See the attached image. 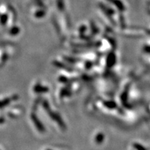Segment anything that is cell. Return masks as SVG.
Returning <instances> with one entry per match:
<instances>
[{
  "label": "cell",
  "mask_w": 150,
  "mask_h": 150,
  "mask_svg": "<svg viewBox=\"0 0 150 150\" xmlns=\"http://www.w3.org/2000/svg\"><path fill=\"white\" fill-rule=\"evenodd\" d=\"M136 148H137V149H138V150H146V149H145V148H144L143 147H142L141 145H136Z\"/></svg>",
  "instance_id": "6da1fadb"
}]
</instances>
